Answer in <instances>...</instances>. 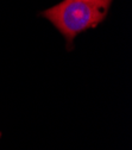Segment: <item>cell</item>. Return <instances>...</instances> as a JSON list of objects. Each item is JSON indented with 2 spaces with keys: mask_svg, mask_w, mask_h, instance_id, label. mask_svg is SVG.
Listing matches in <instances>:
<instances>
[{
  "mask_svg": "<svg viewBox=\"0 0 132 150\" xmlns=\"http://www.w3.org/2000/svg\"><path fill=\"white\" fill-rule=\"evenodd\" d=\"M83 1H89V3H105V4H112L113 0H83Z\"/></svg>",
  "mask_w": 132,
  "mask_h": 150,
  "instance_id": "2",
  "label": "cell"
},
{
  "mask_svg": "<svg viewBox=\"0 0 132 150\" xmlns=\"http://www.w3.org/2000/svg\"><path fill=\"white\" fill-rule=\"evenodd\" d=\"M111 4L89 3L83 0H62L41 12L64 37L67 48H73L75 37L89 29L97 28L105 21Z\"/></svg>",
  "mask_w": 132,
  "mask_h": 150,
  "instance_id": "1",
  "label": "cell"
}]
</instances>
